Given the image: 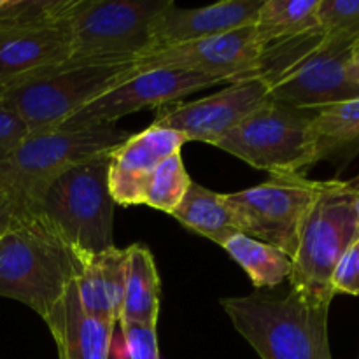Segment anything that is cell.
<instances>
[{
  "label": "cell",
  "instance_id": "cell-29",
  "mask_svg": "<svg viewBox=\"0 0 359 359\" xmlns=\"http://www.w3.org/2000/svg\"><path fill=\"white\" fill-rule=\"evenodd\" d=\"M128 359H160L156 326H123Z\"/></svg>",
  "mask_w": 359,
  "mask_h": 359
},
{
  "label": "cell",
  "instance_id": "cell-23",
  "mask_svg": "<svg viewBox=\"0 0 359 359\" xmlns=\"http://www.w3.org/2000/svg\"><path fill=\"white\" fill-rule=\"evenodd\" d=\"M221 248L244 269L256 287H276L290 279L291 258L273 245L235 233Z\"/></svg>",
  "mask_w": 359,
  "mask_h": 359
},
{
  "label": "cell",
  "instance_id": "cell-19",
  "mask_svg": "<svg viewBox=\"0 0 359 359\" xmlns=\"http://www.w3.org/2000/svg\"><path fill=\"white\" fill-rule=\"evenodd\" d=\"M126 280L119 326H156L160 316L161 280L149 249L142 244L126 248Z\"/></svg>",
  "mask_w": 359,
  "mask_h": 359
},
{
  "label": "cell",
  "instance_id": "cell-32",
  "mask_svg": "<svg viewBox=\"0 0 359 359\" xmlns=\"http://www.w3.org/2000/svg\"><path fill=\"white\" fill-rule=\"evenodd\" d=\"M347 184H349L351 188L358 193V207H359V175H356L354 179H351V181H347Z\"/></svg>",
  "mask_w": 359,
  "mask_h": 359
},
{
  "label": "cell",
  "instance_id": "cell-27",
  "mask_svg": "<svg viewBox=\"0 0 359 359\" xmlns=\"http://www.w3.org/2000/svg\"><path fill=\"white\" fill-rule=\"evenodd\" d=\"M333 293L359 297V237L347 248L332 276Z\"/></svg>",
  "mask_w": 359,
  "mask_h": 359
},
{
  "label": "cell",
  "instance_id": "cell-30",
  "mask_svg": "<svg viewBox=\"0 0 359 359\" xmlns=\"http://www.w3.org/2000/svg\"><path fill=\"white\" fill-rule=\"evenodd\" d=\"M16 216H18L16 207H14L7 198L0 196V235H4L7 230H9L13 221L16 219Z\"/></svg>",
  "mask_w": 359,
  "mask_h": 359
},
{
  "label": "cell",
  "instance_id": "cell-26",
  "mask_svg": "<svg viewBox=\"0 0 359 359\" xmlns=\"http://www.w3.org/2000/svg\"><path fill=\"white\" fill-rule=\"evenodd\" d=\"M318 21L325 34L359 35V0H321Z\"/></svg>",
  "mask_w": 359,
  "mask_h": 359
},
{
  "label": "cell",
  "instance_id": "cell-11",
  "mask_svg": "<svg viewBox=\"0 0 359 359\" xmlns=\"http://www.w3.org/2000/svg\"><path fill=\"white\" fill-rule=\"evenodd\" d=\"M263 53L265 44L258 37L255 25H248L228 34L151 49L139 56L135 63L137 72L172 69L202 74L221 83H235L256 77Z\"/></svg>",
  "mask_w": 359,
  "mask_h": 359
},
{
  "label": "cell",
  "instance_id": "cell-7",
  "mask_svg": "<svg viewBox=\"0 0 359 359\" xmlns=\"http://www.w3.org/2000/svg\"><path fill=\"white\" fill-rule=\"evenodd\" d=\"M130 135L116 125L56 128L28 135L0 163V196L9 200L20 216L55 175L76 161L116 149Z\"/></svg>",
  "mask_w": 359,
  "mask_h": 359
},
{
  "label": "cell",
  "instance_id": "cell-17",
  "mask_svg": "<svg viewBox=\"0 0 359 359\" xmlns=\"http://www.w3.org/2000/svg\"><path fill=\"white\" fill-rule=\"evenodd\" d=\"M60 359H109L114 325L86 314L79 302L76 280L46 321Z\"/></svg>",
  "mask_w": 359,
  "mask_h": 359
},
{
  "label": "cell",
  "instance_id": "cell-8",
  "mask_svg": "<svg viewBox=\"0 0 359 359\" xmlns=\"http://www.w3.org/2000/svg\"><path fill=\"white\" fill-rule=\"evenodd\" d=\"M217 147L272 175H305L318 163L312 111L273 98L224 135Z\"/></svg>",
  "mask_w": 359,
  "mask_h": 359
},
{
  "label": "cell",
  "instance_id": "cell-6",
  "mask_svg": "<svg viewBox=\"0 0 359 359\" xmlns=\"http://www.w3.org/2000/svg\"><path fill=\"white\" fill-rule=\"evenodd\" d=\"M358 237V193L347 181H326L302 226L287 279L291 290L332 304L333 270Z\"/></svg>",
  "mask_w": 359,
  "mask_h": 359
},
{
  "label": "cell",
  "instance_id": "cell-13",
  "mask_svg": "<svg viewBox=\"0 0 359 359\" xmlns=\"http://www.w3.org/2000/svg\"><path fill=\"white\" fill-rule=\"evenodd\" d=\"M221 81L202 74L182 72L172 69L142 70L123 81L102 97L67 119L60 128L114 125L123 116L147 107H165L195 91L219 84Z\"/></svg>",
  "mask_w": 359,
  "mask_h": 359
},
{
  "label": "cell",
  "instance_id": "cell-28",
  "mask_svg": "<svg viewBox=\"0 0 359 359\" xmlns=\"http://www.w3.org/2000/svg\"><path fill=\"white\" fill-rule=\"evenodd\" d=\"M28 133L27 125L7 102L0 98V163L16 151Z\"/></svg>",
  "mask_w": 359,
  "mask_h": 359
},
{
  "label": "cell",
  "instance_id": "cell-21",
  "mask_svg": "<svg viewBox=\"0 0 359 359\" xmlns=\"http://www.w3.org/2000/svg\"><path fill=\"white\" fill-rule=\"evenodd\" d=\"M172 216L186 228L219 245H223L231 235L241 233L237 219L223 193L207 189L195 181Z\"/></svg>",
  "mask_w": 359,
  "mask_h": 359
},
{
  "label": "cell",
  "instance_id": "cell-15",
  "mask_svg": "<svg viewBox=\"0 0 359 359\" xmlns=\"http://www.w3.org/2000/svg\"><path fill=\"white\" fill-rule=\"evenodd\" d=\"M263 0H226L184 9L168 0L151 25V49L184 44L255 25ZM147 53V51H146Z\"/></svg>",
  "mask_w": 359,
  "mask_h": 359
},
{
  "label": "cell",
  "instance_id": "cell-1",
  "mask_svg": "<svg viewBox=\"0 0 359 359\" xmlns=\"http://www.w3.org/2000/svg\"><path fill=\"white\" fill-rule=\"evenodd\" d=\"M359 42L356 34L319 30L266 46L256 77L269 83L270 98L302 111L359 97L346 76L347 62Z\"/></svg>",
  "mask_w": 359,
  "mask_h": 359
},
{
  "label": "cell",
  "instance_id": "cell-20",
  "mask_svg": "<svg viewBox=\"0 0 359 359\" xmlns=\"http://www.w3.org/2000/svg\"><path fill=\"white\" fill-rule=\"evenodd\" d=\"M316 158L346 165L359 154V97L312 111Z\"/></svg>",
  "mask_w": 359,
  "mask_h": 359
},
{
  "label": "cell",
  "instance_id": "cell-31",
  "mask_svg": "<svg viewBox=\"0 0 359 359\" xmlns=\"http://www.w3.org/2000/svg\"><path fill=\"white\" fill-rule=\"evenodd\" d=\"M346 76L349 79V83H353L354 86L359 88V42L356 44V48H354L349 62H347Z\"/></svg>",
  "mask_w": 359,
  "mask_h": 359
},
{
  "label": "cell",
  "instance_id": "cell-24",
  "mask_svg": "<svg viewBox=\"0 0 359 359\" xmlns=\"http://www.w3.org/2000/svg\"><path fill=\"white\" fill-rule=\"evenodd\" d=\"M77 0H2L0 30L60 27L69 23Z\"/></svg>",
  "mask_w": 359,
  "mask_h": 359
},
{
  "label": "cell",
  "instance_id": "cell-18",
  "mask_svg": "<svg viewBox=\"0 0 359 359\" xmlns=\"http://www.w3.org/2000/svg\"><path fill=\"white\" fill-rule=\"evenodd\" d=\"M126 249H107L98 255L81 256L76 277L77 294L84 312L116 325L119 323L125 297Z\"/></svg>",
  "mask_w": 359,
  "mask_h": 359
},
{
  "label": "cell",
  "instance_id": "cell-9",
  "mask_svg": "<svg viewBox=\"0 0 359 359\" xmlns=\"http://www.w3.org/2000/svg\"><path fill=\"white\" fill-rule=\"evenodd\" d=\"M168 0H77L69 18L74 60L128 62L151 48V25Z\"/></svg>",
  "mask_w": 359,
  "mask_h": 359
},
{
  "label": "cell",
  "instance_id": "cell-22",
  "mask_svg": "<svg viewBox=\"0 0 359 359\" xmlns=\"http://www.w3.org/2000/svg\"><path fill=\"white\" fill-rule=\"evenodd\" d=\"M319 2L321 0H263L255 28L265 48L319 30Z\"/></svg>",
  "mask_w": 359,
  "mask_h": 359
},
{
  "label": "cell",
  "instance_id": "cell-16",
  "mask_svg": "<svg viewBox=\"0 0 359 359\" xmlns=\"http://www.w3.org/2000/svg\"><path fill=\"white\" fill-rule=\"evenodd\" d=\"M70 55L69 25L0 30V88L39 70L60 65Z\"/></svg>",
  "mask_w": 359,
  "mask_h": 359
},
{
  "label": "cell",
  "instance_id": "cell-10",
  "mask_svg": "<svg viewBox=\"0 0 359 359\" xmlns=\"http://www.w3.org/2000/svg\"><path fill=\"white\" fill-rule=\"evenodd\" d=\"M326 181L305 175H272L266 182L224 193L241 233L273 245L293 259L302 226Z\"/></svg>",
  "mask_w": 359,
  "mask_h": 359
},
{
  "label": "cell",
  "instance_id": "cell-14",
  "mask_svg": "<svg viewBox=\"0 0 359 359\" xmlns=\"http://www.w3.org/2000/svg\"><path fill=\"white\" fill-rule=\"evenodd\" d=\"M186 139L179 132L151 123L111 151L109 191L119 205H142L144 191L158 165L181 153Z\"/></svg>",
  "mask_w": 359,
  "mask_h": 359
},
{
  "label": "cell",
  "instance_id": "cell-12",
  "mask_svg": "<svg viewBox=\"0 0 359 359\" xmlns=\"http://www.w3.org/2000/svg\"><path fill=\"white\" fill-rule=\"evenodd\" d=\"M269 98V83L262 77H249L230 83L224 90L207 98L163 107L153 125L175 130L184 137L186 142L195 140L217 146L224 135L262 107Z\"/></svg>",
  "mask_w": 359,
  "mask_h": 359
},
{
  "label": "cell",
  "instance_id": "cell-5",
  "mask_svg": "<svg viewBox=\"0 0 359 359\" xmlns=\"http://www.w3.org/2000/svg\"><path fill=\"white\" fill-rule=\"evenodd\" d=\"M137 74L135 60L93 62L69 58L0 88V98L18 112L28 133L56 130L76 112Z\"/></svg>",
  "mask_w": 359,
  "mask_h": 359
},
{
  "label": "cell",
  "instance_id": "cell-3",
  "mask_svg": "<svg viewBox=\"0 0 359 359\" xmlns=\"http://www.w3.org/2000/svg\"><path fill=\"white\" fill-rule=\"evenodd\" d=\"M328 302L291 290L221 300L238 333L262 359H332Z\"/></svg>",
  "mask_w": 359,
  "mask_h": 359
},
{
  "label": "cell",
  "instance_id": "cell-4",
  "mask_svg": "<svg viewBox=\"0 0 359 359\" xmlns=\"http://www.w3.org/2000/svg\"><path fill=\"white\" fill-rule=\"evenodd\" d=\"M109 161L111 151L72 163L42 188L23 214L42 217L79 256L114 248Z\"/></svg>",
  "mask_w": 359,
  "mask_h": 359
},
{
  "label": "cell",
  "instance_id": "cell-25",
  "mask_svg": "<svg viewBox=\"0 0 359 359\" xmlns=\"http://www.w3.org/2000/svg\"><path fill=\"white\" fill-rule=\"evenodd\" d=\"M193 179L184 167L181 153H175L161 161L149 177L144 191V203L165 214H174L188 193Z\"/></svg>",
  "mask_w": 359,
  "mask_h": 359
},
{
  "label": "cell",
  "instance_id": "cell-2",
  "mask_svg": "<svg viewBox=\"0 0 359 359\" xmlns=\"http://www.w3.org/2000/svg\"><path fill=\"white\" fill-rule=\"evenodd\" d=\"M81 270V256L35 214L16 216L0 235V297L48 321Z\"/></svg>",
  "mask_w": 359,
  "mask_h": 359
}]
</instances>
